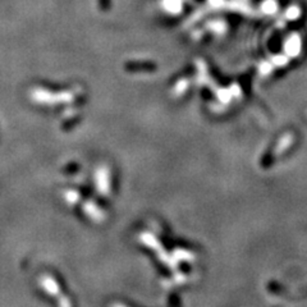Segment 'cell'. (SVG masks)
<instances>
[{"label":"cell","instance_id":"obj_1","mask_svg":"<svg viewBox=\"0 0 307 307\" xmlns=\"http://www.w3.org/2000/svg\"><path fill=\"white\" fill-rule=\"evenodd\" d=\"M125 67L128 68V69H132V68H136V67H139V68H143V69H152V68H155V65L151 64V63H143V64H137V63H129V64H127Z\"/></svg>","mask_w":307,"mask_h":307},{"label":"cell","instance_id":"obj_2","mask_svg":"<svg viewBox=\"0 0 307 307\" xmlns=\"http://www.w3.org/2000/svg\"><path fill=\"white\" fill-rule=\"evenodd\" d=\"M99 7L102 10H108L110 7V0H99Z\"/></svg>","mask_w":307,"mask_h":307}]
</instances>
